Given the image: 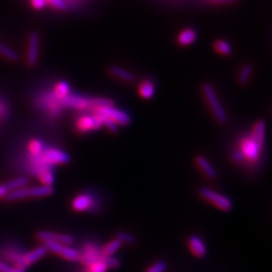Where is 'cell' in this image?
Wrapping results in <instances>:
<instances>
[{"mask_svg":"<svg viewBox=\"0 0 272 272\" xmlns=\"http://www.w3.org/2000/svg\"><path fill=\"white\" fill-rule=\"evenodd\" d=\"M188 246L192 251L198 257H204L207 254L206 245L203 240L198 236H190L188 239Z\"/></svg>","mask_w":272,"mask_h":272,"instance_id":"obj_13","label":"cell"},{"mask_svg":"<svg viewBox=\"0 0 272 272\" xmlns=\"http://www.w3.org/2000/svg\"><path fill=\"white\" fill-rule=\"evenodd\" d=\"M107 269V266L102 262V260L89 265V272H106Z\"/></svg>","mask_w":272,"mask_h":272,"instance_id":"obj_34","label":"cell"},{"mask_svg":"<svg viewBox=\"0 0 272 272\" xmlns=\"http://www.w3.org/2000/svg\"><path fill=\"white\" fill-rule=\"evenodd\" d=\"M102 126L99 118L95 116H82L77 122V128L81 132H88L92 130H97Z\"/></svg>","mask_w":272,"mask_h":272,"instance_id":"obj_10","label":"cell"},{"mask_svg":"<svg viewBox=\"0 0 272 272\" xmlns=\"http://www.w3.org/2000/svg\"><path fill=\"white\" fill-rule=\"evenodd\" d=\"M0 110H1V107H0Z\"/></svg>","mask_w":272,"mask_h":272,"instance_id":"obj_42","label":"cell"},{"mask_svg":"<svg viewBox=\"0 0 272 272\" xmlns=\"http://www.w3.org/2000/svg\"><path fill=\"white\" fill-rule=\"evenodd\" d=\"M44 246L46 248L47 251L57 254L68 261H79L80 259L81 253L75 248L70 247L69 245L52 241H46L44 242Z\"/></svg>","mask_w":272,"mask_h":272,"instance_id":"obj_4","label":"cell"},{"mask_svg":"<svg viewBox=\"0 0 272 272\" xmlns=\"http://www.w3.org/2000/svg\"><path fill=\"white\" fill-rule=\"evenodd\" d=\"M34 158L37 166L47 167H51L54 165H66V163H69L71 161V156L67 152L54 148L45 149L40 156Z\"/></svg>","mask_w":272,"mask_h":272,"instance_id":"obj_3","label":"cell"},{"mask_svg":"<svg viewBox=\"0 0 272 272\" xmlns=\"http://www.w3.org/2000/svg\"><path fill=\"white\" fill-rule=\"evenodd\" d=\"M53 187L50 185H37V186H24L22 188L8 192L5 200L8 202L20 201L29 198H45L53 194Z\"/></svg>","mask_w":272,"mask_h":272,"instance_id":"obj_1","label":"cell"},{"mask_svg":"<svg viewBox=\"0 0 272 272\" xmlns=\"http://www.w3.org/2000/svg\"><path fill=\"white\" fill-rule=\"evenodd\" d=\"M95 115L99 118L101 124L104 125L109 131H111V132H113V133L118 132L119 126H118V124L115 123L113 120H111L110 118H108V117H106V116H104V115H102V114H100V113H95Z\"/></svg>","mask_w":272,"mask_h":272,"instance_id":"obj_27","label":"cell"},{"mask_svg":"<svg viewBox=\"0 0 272 272\" xmlns=\"http://www.w3.org/2000/svg\"><path fill=\"white\" fill-rule=\"evenodd\" d=\"M27 183H29V179L24 178V177H20V178H16V179H13V180L7 181L5 183V186L8 189V192H12V190H16V189L26 186Z\"/></svg>","mask_w":272,"mask_h":272,"instance_id":"obj_23","label":"cell"},{"mask_svg":"<svg viewBox=\"0 0 272 272\" xmlns=\"http://www.w3.org/2000/svg\"><path fill=\"white\" fill-rule=\"evenodd\" d=\"M25 270L24 269H21V268H18V267H12L10 272H24Z\"/></svg>","mask_w":272,"mask_h":272,"instance_id":"obj_41","label":"cell"},{"mask_svg":"<svg viewBox=\"0 0 272 272\" xmlns=\"http://www.w3.org/2000/svg\"><path fill=\"white\" fill-rule=\"evenodd\" d=\"M252 67L250 65H244L240 71V74L238 76V81L239 83L242 84V85H245L247 84L250 78H251V75H252Z\"/></svg>","mask_w":272,"mask_h":272,"instance_id":"obj_28","label":"cell"},{"mask_svg":"<svg viewBox=\"0 0 272 272\" xmlns=\"http://www.w3.org/2000/svg\"><path fill=\"white\" fill-rule=\"evenodd\" d=\"M241 149L243 156L247 157L250 160H256L261 150L259 146L251 138H246L242 141Z\"/></svg>","mask_w":272,"mask_h":272,"instance_id":"obj_12","label":"cell"},{"mask_svg":"<svg viewBox=\"0 0 272 272\" xmlns=\"http://www.w3.org/2000/svg\"><path fill=\"white\" fill-rule=\"evenodd\" d=\"M92 206V199L87 195H80L76 197L72 203V207L77 212H84Z\"/></svg>","mask_w":272,"mask_h":272,"instance_id":"obj_17","label":"cell"},{"mask_svg":"<svg viewBox=\"0 0 272 272\" xmlns=\"http://www.w3.org/2000/svg\"><path fill=\"white\" fill-rule=\"evenodd\" d=\"M197 39V33L194 30H185L181 32L178 38V42L181 45L186 46L192 45Z\"/></svg>","mask_w":272,"mask_h":272,"instance_id":"obj_21","label":"cell"},{"mask_svg":"<svg viewBox=\"0 0 272 272\" xmlns=\"http://www.w3.org/2000/svg\"><path fill=\"white\" fill-rule=\"evenodd\" d=\"M0 54H2L3 57L7 58L10 61H17L18 60V54L16 51L11 49L10 47L6 46L5 45L0 43Z\"/></svg>","mask_w":272,"mask_h":272,"instance_id":"obj_29","label":"cell"},{"mask_svg":"<svg viewBox=\"0 0 272 272\" xmlns=\"http://www.w3.org/2000/svg\"><path fill=\"white\" fill-rule=\"evenodd\" d=\"M46 253H47V250L44 246V245H42V246H39V247H36L35 249L26 252V253H22L21 262H22L23 269H26L32 264L43 259L46 255Z\"/></svg>","mask_w":272,"mask_h":272,"instance_id":"obj_8","label":"cell"},{"mask_svg":"<svg viewBox=\"0 0 272 272\" xmlns=\"http://www.w3.org/2000/svg\"><path fill=\"white\" fill-rule=\"evenodd\" d=\"M11 268L12 267L9 264H7L2 260H0V272H10Z\"/></svg>","mask_w":272,"mask_h":272,"instance_id":"obj_37","label":"cell"},{"mask_svg":"<svg viewBox=\"0 0 272 272\" xmlns=\"http://www.w3.org/2000/svg\"><path fill=\"white\" fill-rule=\"evenodd\" d=\"M40 52V35L37 32H33L29 40V47H27V64L30 66H36L39 61Z\"/></svg>","mask_w":272,"mask_h":272,"instance_id":"obj_7","label":"cell"},{"mask_svg":"<svg viewBox=\"0 0 272 272\" xmlns=\"http://www.w3.org/2000/svg\"><path fill=\"white\" fill-rule=\"evenodd\" d=\"M121 245H122V243L119 240H117L116 238L109 243H107L101 250L102 256H112L116 251H118L120 249Z\"/></svg>","mask_w":272,"mask_h":272,"instance_id":"obj_22","label":"cell"},{"mask_svg":"<svg viewBox=\"0 0 272 272\" xmlns=\"http://www.w3.org/2000/svg\"><path fill=\"white\" fill-rule=\"evenodd\" d=\"M242 157H243V154H242V152H241V151L236 152V153H234V155H233V158H234V160H235V161H240Z\"/></svg>","mask_w":272,"mask_h":272,"instance_id":"obj_40","label":"cell"},{"mask_svg":"<svg viewBox=\"0 0 272 272\" xmlns=\"http://www.w3.org/2000/svg\"><path fill=\"white\" fill-rule=\"evenodd\" d=\"M45 150L44 142L40 139H32L29 143V151L34 157L40 156Z\"/></svg>","mask_w":272,"mask_h":272,"instance_id":"obj_25","label":"cell"},{"mask_svg":"<svg viewBox=\"0 0 272 272\" xmlns=\"http://www.w3.org/2000/svg\"><path fill=\"white\" fill-rule=\"evenodd\" d=\"M53 94H54V97H56L58 100L64 99L65 97H67L70 94L69 84L67 83V82H64V81L60 82V83H58L56 85V87H54Z\"/></svg>","mask_w":272,"mask_h":272,"instance_id":"obj_24","label":"cell"},{"mask_svg":"<svg viewBox=\"0 0 272 272\" xmlns=\"http://www.w3.org/2000/svg\"><path fill=\"white\" fill-rule=\"evenodd\" d=\"M60 104L65 107L79 109V110H86V109H88V99L76 95L69 94L67 97L60 100Z\"/></svg>","mask_w":272,"mask_h":272,"instance_id":"obj_11","label":"cell"},{"mask_svg":"<svg viewBox=\"0 0 272 272\" xmlns=\"http://www.w3.org/2000/svg\"><path fill=\"white\" fill-rule=\"evenodd\" d=\"M102 262L107 266V268H117L120 266V260L114 256H103L101 258Z\"/></svg>","mask_w":272,"mask_h":272,"instance_id":"obj_31","label":"cell"},{"mask_svg":"<svg viewBox=\"0 0 272 272\" xmlns=\"http://www.w3.org/2000/svg\"><path fill=\"white\" fill-rule=\"evenodd\" d=\"M7 194H8V189L6 188L5 184H0V199H5Z\"/></svg>","mask_w":272,"mask_h":272,"instance_id":"obj_38","label":"cell"},{"mask_svg":"<svg viewBox=\"0 0 272 272\" xmlns=\"http://www.w3.org/2000/svg\"><path fill=\"white\" fill-rule=\"evenodd\" d=\"M265 131H266V124L263 120L257 121L252 130L251 139L259 146L260 149L263 147V143L265 139Z\"/></svg>","mask_w":272,"mask_h":272,"instance_id":"obj_15","label":"cell"},{"mask_svg":"<svg viewBox=\"0 0 272 272\" xmlns=\"http://www.w3.org/2000/svg\"><path fill=\"white\" fill-rule=\"evenodd\" d=\"M114 105V102L108 98H88V109L90 110H97L100 108L111 107Z\"/></svg>","mask_w":272,"mask_h":272,"instance_id":"obj_19","label":"cell"},{"mask_svg":"<svg viewBox=\"0 0 272 272\" xmlns=\"http://www.w3.org/2000/svg\"><path fill=\"white\" fill-rule=\"evenodd\" d=\"M116 239L119 240L121 243H127V244H134L136 242L135 237L129 233H126V232L117 233Z\"/></svg>","mask_w":272,"mask_h":272,"instance_id":"obj_32","label":"cell"},{"mask_svg":"<svg viewBox=\"0 0 272 272\" xmlns=\"http://www.w3.org/2000/svg\"><path fill=\"white\" fill-rule=\"evenodd\" d=\"M200 194L207 201H209L210 203H212L213 205H215L217 208H219L222 211L228 212L233 207V204H232V202L230 201L229 198H227L226 196H223V195H221L219 193L215 192V190H213L211 188L202 187L200 189Z\"/></svg>","mask_w":272,"mask_h":272,"instance_id":"obj_5","label":"cell"},{"mask_svg":"<svg viewBox=\"0 0 272 272\" xmlns=\"http://www.w3.org/2000/svg\"><path fill=\"white\" fill-rule=\"evenodd\" d=\"M109 71H110V73L120 79V80H123V81H126V82H133L135 81V76L134 74H132L131 72L123 69V68H120V67H117V66H113L111 67L110 69H109Z\"/></svg>","mask_w":272,"mask_h":272,"instance_id":"obj_20","label":"cell"},{"mask_svg":"<svg viewBox=\"0 0 272 272\" xmlns=\"http://www.w3.org/2000/svg\"><path fill=\"white\" fill-rule=\"evenodd\" d=\"M45 2L58 10H64L67 8L65 0H45Z\"/></svg>","mask_w":272,"mask_h":272,"instance_id":"obj_35","label":"cell"},{"mask_svg":"<svg viewBox=\"0 0 272 272\" xmlns=\"http://www.w3.org/2000/svg\"><path fill=\"white\" fill-rule=\"evenodd\" d=\"M168 265L165 261H158L154 263L152 266H150L146 272H165L167 269Z\"/></svg>","mask_w":272,"mask_h":272,"instance_id":"obj_33","label":"cell"},{"mask_svg":"<svg viewBox=\"0 0 272 272\" xmlns=\"http://www.w3.org/2000/svg\"><path fill=\"white\" fill-rule=\"evenodd\" d=\"M202 90L216 120L220 123H226L228 120V116L226 114L225 109L221 105V102L219 98H218L213 86L209 83H206L203 85Z\"/></svg>","mask_w":272,"mask_h":272,"instance_id":"obj_2","label":"cell"},{"mask_svg":"<svg viewBox=\"0 0 272 272\" xmlns=\"http://www.w3.org/2000/svg\"><path fill=\"white\" fill-rule=\"evenodd\" d=\"M215 49L221 53V54H224V56H228V54H230L232 52V47L231 45L226 43L225 41H217L215 44Z\"/></svg>","mask_w":272,"mask_h":272,"instance_id":"obj_30","label":"cell"},{"mask_svg":"<svg viewBox=\"0 0 272 272\" xmlns=\"http://www.w3.org/2000/svg\"><path fill=\"white\" fill-rule=\"evenodd\" d=\"M36 174L40 180V181L44 185H50L54 182V176L50 170V167L47 166H37Z\"/></svg>","mask_w":272,"mask_h":272,"instance_id":"obj_14","label":"cell"},{"mask_svg":"<svg viewBox=\"0 0 272 272\" xmlns=\"http://www.w3.org/2000/svg\"><path fill=\"white\" fill-rule=\"evenodd\" d=\"M95 113H100L108 118H110L118 125L122 126H127L131 122V118L127 113L118 110V109H115L113 106L97 109V110H95Z\"/></svg>","mask_w":272,"mask_h":272,"instance_id":"obj_6","label":"cell"},{"mask_svg":"<svg viewBox=\"0 0 272 272\" xmlns=\"http://www.w3.org/2000/svg\"><path fill=\"white\" fill-rule=\"evenodd\" d=\"M37 238L42 242L52 241V242H58L66 245H71L74 242V238L71 235L54 233L50 231H41L37 234Z\"/></svg>","mask_w":272,"mask_h":272,"instance_id":"obj_9","label":"cell"},{"mask_svg":"<svg viewBox=\"0 0 272 272\" xmlns=\"http://www.w3.org/2000/svg\"><path fill=\"white\" fill-rule=\"evenodd\" d=\"M212 3H217V4H222V3H233L238 1V0H210Z\"/></svg>","mask_w":272,"mask_h":272,"instance_id":"obj_39","label":"cell"},{"mask_svg":"<svg viewBox=\"0 0 272 272\" xmlns=\"http://www.w3.org/2000/svg\"><path fill=\"white\" fill-rule=\"evenodd\" d=\"M31 2L35 9H43L46 5L45 0H31Z\"/></svg>","mask_w":272,"mask_h":272,"instance_id":"obj_36","label":"cell"},{"mask_svg":"<svg viewBox=\"0 0 272 272\" xmlns=\"http://www.w3.org/2000/svg\"><path fill=\"white\" fill-rule=\"evenodd\" d=\"M196 163L197 166L201 169V171L210 179H215L217 177V172L215 171L214 167L211 165V162L202 155H199L196 157Z\"/></svg>","mask_w":272,"mask_h":272,"instance_id":"obj_16","label":"cell"},{"mask_svg":"<svg viewBox=\"0 0 272 272\" xmlns=\"http://www.w3.org/2000/svg\"><path fill=\"white\" fill-rule=\"evenodd\" d=\"M102 257L103 256H102L101 252L99 253L97 250H94V249H86L83 254H80L79 260L85 265H91V264L101 260Z\"/></svg>","mask_w":272,"mask_h":272,"instance_id":"obj_18","label":"cell"},{"mask_svg":"<svg viewBox=\"0 0 272 272\" xmlns=\"http://www.w3.org/2000/svg\"><path fill=\"white\" fill-rule=\"evenodd\" d=\"M154 85L149 81H145L139 87V94L144 99H151L154 95Z\"/></svg>","mask_w":272,"mask_h":272,"instance_id":"obj_26","label":"cell"}]
</instances>
